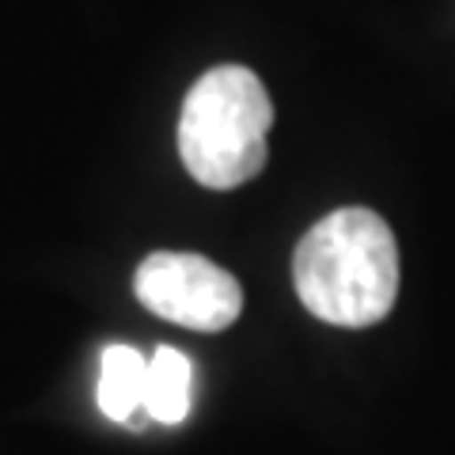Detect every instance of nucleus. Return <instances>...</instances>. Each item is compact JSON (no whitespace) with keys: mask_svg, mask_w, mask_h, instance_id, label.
Masks as SVG:
<instances>
[{"mask_svg":"<svg viewBox=\"0 0 455 455\" xmlns=\"http://www.w3.org/2000/svg\"><path fill=\"white\" fill-rule=\"evenodd\" d=\"M300 304L331 326H372L391 315L398 296V243L372 209H334L292 254Z\"/></svg>","mask_w":455,"mask_h":455,"instance_id":"nucleus-1","label":"nucleus"},{"mask_svg":"<svg viewBox=\"0 0 455 455\" xmlns=\"http://www.w3.org/2000/svg\"><path fill=\"white\" fill-rule=\"evenodd\" d=\"M274 103L247 65H217L194 84L179 118V156L209 190H235L266 167Z\"/></svg>","mask_w":455,"mask_h":455,"instance_id":"nucleus-2","label":"nucleus"},{"mask_svg":"<svg viewBox=\"0 0 455 455\" xmlns=\"http://www.w3.org/2000/svg\"><path fill=\"white\" fill-rule=\"evenodd\" d=\"M137 300L152 315L202 334L228 331L243 311L239 281L202 254L156 251L137 266Z\"/></svg>","mask_w":455,"mask_h":455,"instance_id":"nucleus-3","label":"nucleus"},{"mask_svg":"<svg viewBox=\"0 0 455 455\" xmlns=\"http://www.w3.org/2000/svg\"><path fill=\"white\" fill-rule=\"evenodd\" d=\"M190 357L171 346H160L148 361L145 372V414L152 421L164 425H179L190 414Z\"/></svg>","mask_w":455,"mask_h":455,"instance_id":"nucleus-4","label":"nucleus"},{"mask_svg":"<svg viewBox=\"0 0 455 455\" xmlns=\"http://www.w3.org/2000/svg\"><path fill=\"white\" fill-rule=\"evenodd\" d=\"M145 372L148 361H140L133 346H110L99 368V410L110 421H133L137 410H145Z\"/></svg>","mask_w":455,"mask_h":455,"instance_id":"nucleus-5","label":"nucleus"}]
</instances>
